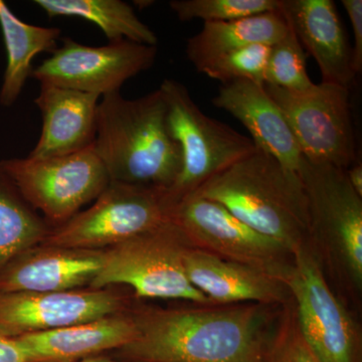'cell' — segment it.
<instances>
[{"instance_id":"obj_14","label":"cell","mask_w":362,"mask_h":362,"mask_svg":"<svg viewBox=\"0 0 362 362\" xmlns=\"http://www.w3.org/2000/svg\"><path fill=\"white\" fill-rule=\"evenodd\" d=\"M182 264L188 280L213 305L254 303L281 307L291 299L284 281L254 267L185 247Z\"/></svg>"},{"instance_id":"obj_4","label":"cell","mask_w":362,"mask_h":362,"mask_svg":"<svg viewBox=\"0 0 362 362\" xmlns=\"http://www.w3.org/2000/svg\"><path fill=\"white\" fill-rule=\"evenodd\" d=\"M299 175L306 192L309 246L332 287L354 300L362 291V197L346 170L304 158Z\"/></svg>"},{"instance_id":"obj_21","label":"cell","mask_w":362,"mask_h":362,"mask_svg":"<svg viewBox=\"0 0 362 362\" xmlns=\"http://www.w3.org/2000/svg\"><path fill=\"white\" fill-rule=\"evenodd\" d=\"M0 28L4 35L7 65L0 90V103L9 107L20 97L33 75V61L42 52H54L62 32L58 28L33 25L20 20L0 0Z\"/></svg>"},{"instance_id":"obj_30","label":"cell","mask_w":362,"mask_h":362,"mask_svg":"<svg viewBox=\"0 0 362 362\" xmlns=\"http://www.w3.org/2000/svg\"><path fill=\"white\" fill-rule=\"evenodd\" d=\"M347 178L350 185L359 197H362V165L359 163L352 164L346 170Z\"/></svg>"},{"instance_id":"obj_24","label":"cell","mask_w":362,"mask_h":362,"mask_svg":"<svg viewBox=\"0 0 362 362\" xmlns=\"http://www.w3.org/2000/svg\"><path fill=\"white\" fill-rule=\"evenodd\" d=\"M313 84L307 73L303 47L289 25L285 37L271 45L265 85L290 92H302Z\"/></svg>"},{"instance_id":"obj_9","label":"cell","mask_w":362,"mask_h":362,"mask_svg":"<svg viewBox=\"0 0 362 362\" xmlns=\"http://www.w3.org/2000/svg\"><path fill=\"white\" fill-rule=\"evenodd\" d=\"M265 87L284 114L307 161L342 170L356 163L350 88L324 82L302 92Z\"/></svg>"},{"instance_id":"obj_18","label":"cell","mask_w":362,"mask_h":362,"mask_svg":"<svg viewBox=\"0 0 362 362\" xmlns=\"http://www.w3.org/2000/svg\"><path fill=\"white\" fill-rule=\"evenodd\" d=\"M100 96L49 84H40L35 103L42 113L40 137L30 158L69 156L95 143Z\"/></svg>"},{"instance_id":"obj_22","label":"cell","mask_w":362,"mask_h":362,"mask_svg":"<svg viewBox=\"0 0 362 362\" xmlns=\"http://www.w3.org/2000/svg\"><path fill=\"white\" fill-rule=\"evenodd\" d=\"M49 18L77 16L101 28L110 42L130 40L156 45L158 39L136 16L132 6L121 0H35Z\"/></svg>"},{"instance_id":"obj_11","label":"cell","mask_w":362,"mask_h":362,"mask_svg":"<svg viewBox=\"0 0 362 362\" xmlns=\"http://www.w3.org/2000/svg\"><path fill=\"white\" fill-rule=\"evenodd\" d=\"M302 334L323 362H361V337L310 246L294 255L285 279Z\"/></svg>"},{"instance_id":"obj_20","label":"cell","mask_w":362,"mask_h":362,"mask_svg":"<svg viewBox=\"0 0 362 362\" xmlns=\"http://www.w3.org/2000/svg\"><path fill=\"white\" fill-rule=\"evenodd\" d=\"M288 30L289 23L280 11L225 23H204L201 32L187 40V58L199 71L214 59L240 47L273 45Z\"/></svg>"},{"instance_id":"obj_3","label":"cell","mask_w":362,"mask_h":362,"mask_svg":"<svg viewBox=\"0 0 362 362\" xmlns=\"http://www.w3.org/2000/svg\"><path fill=\"white\" fill-rule=\"evenodd\" d=\"M192 194L218 202L293 255L309 246L308 204L301 177L263 150L257 148Z\"/></svg>"},{"instance_id":"obj_5","label":"cell","mask_w":362,"mask_h":362,"mask_svg":"<svg viewBox=\"0 0 362 362\" xmlns=\"http://www.w3.org/2000/svg\"><path fill=\"white\" fill-rule=\"evenodd\" d=\"M159 90L165 102L169 131L180 145L182 158L180 175L166 192L168 201L173 204L240 159L251 156L258 147L251 138L206 116L195 104L187 87L177 81L165 78Z\"/></svg>"},{"instance_id":"obj_23","label":"cell","mask_w":362,"mask_h":362,"mask_svg":"<svg viewBox=\"0 0 362 362\" xmlns=\"http://www.w3.org/2000/svg\"><path fill=\"white\" fill-rule=\"evenodd\" d=\"M49 230L0 166V270L42 244Z\"/></svg>"},{"instance_id":"obj_25","label":"cell","mask_w":362,"mask_h":362,"mask_svg":"<svg viewBox=\"0 0 362 362\" xmlns=\"http://www.w3.org/2000/svg\"><path fill=\"white\" fill-rule=\"evenodd\" d=\"M169 6L180 21L225 23L280 11L281 0H173Z\"/></svg>"},{"instance_id":"obj_28","label":"cell","mask_w":362,"mask_h":362,"mask_svg":"<svg viewBox=\"0 0 362 362\" xmlns=\"http://www.w3.org/2000/svg\"><path fill=\"white\" fill-rule=\"evenodd\" d=\"M343 7L349 16L354 35L352 47V64L356 74L362 70V0H342Z\"/></svg>"},{"instance_id":"obj_15","label":"cell","mask_w":362,"mask_h":362,"mask_svg":"<svg viewBox=\"0 0 362 362\" xmlns=\"http://www.w3.org/2000/svg\"><path fill=\"white\" fill-rule=\"evenodd\" d=\"M211 103L238 119L259 149L275 157L284 168L299 173L304 157L284 114L265 85L233 81L221 86Z\"/></svg>"},{"instance_id":"obj_16","label":"cell","mask_w":362,"mask_h":362,"mask_svg":"<svg viewBox=\"0 0 362 362\" xmlns=\"http://www.w3.org/2000/svg\"><path fill=\"white\" fill-rule=\"evenodd\" d=\"M104 251L42 246L28 250L0 270V293L71 291L90 284Z\"/></svg>"},{"instance_id":"obj_8","label":"cell","mask_w":362,"mask_h":362,"mask_svg":"<svg viewBox=\"0 0 362 362\" xmlns=\"http://www.w3.org/2000/svg\"><path fill=\"white\" fill-rule=\"evenodd\" d=\"M0 166L25 201L56 226L71 220L81 207L96 201L111 182L94 144L52 158L6 159Z\"/></svg>"},{"instance_id":"obj_1","label":"cell","mask_w":362,"mask_h":362,"mask_svg":"<svg viewBox=\"0 0 362 362\" xmlns=\"http://www.w3.org/2000/svg\"><path fill=\"white\" fill-rule=\"evenodd\" d=\"M244 303L145 309L124 354L138 362H265L272 309Z\"/></svg>"},{"instance_id":"obj_17","label":"cell","mask_w":362,"mask_h":362,"mask_svg":"<svg viewBox=\"0 0 362 362\" xmlns=\"http://www.w3.org/2000/svg\"><path fill=\"white\" fill-rule=\"evenodd\" d=\"M280 11L300 44L315 59L322 82L350 88L356 74L334 2L331 0H281Z\"/></svg>"},{"instance_id":"obj_13","label":"cell","mask_w":362,"mask_h":362,"mask_svg":"<svg viewBox=\"0 0 362 362\" xmlns=\"http://www.w3.org/2000/svg\"><path fill=\"white\" fill-rule=\"evenodd\" d=\"M122 298L102 289L0 293V335L20 337L116 315Z\"/></svg>"},{"instance_id":"obj_31","label":"cell","mask_w":362,"mask_h":362,"mask_svg":"<svg viewBox=\"0 0 362 362\" xmlns=\"http://www.w3.org/2000/svg\"><path fill=\"white\" fill-rule=\"evenodd\" d=\"M74 362H115L112 361L110 359L104 358V357H89V358L83 359L81 361H74Z\"/></svg>"},{"instance_id":"obj_7","label":"cell","mask_w":362,"mask_h":362,"mask_svg":"<svg viewBox=\"0 0 362 362\" xmlns=\"http://www.w3.org/2000/svg\"><path fill=\"white\" fill-rule=\"evenodd\" d=\"M187 247V240L170 221L104 251L101 270L90 287L99 290L124 284L132 287L138 297L213 305L188 280L182 264Z\"/></svg>"},{"instance_id":"obj_2","label":"cell","mask_w":362,"mask_h":362,"mask_svg":"<svg viewBox=\"0 0 362 362\" xmlns=\"http://www.w3.org/2000/svg\"><path fill=\"white\" fill-rule=\"evenodd\" d=\"M94 147L114 182L168 192L180 175L181 150L159 89L134 100L102 97Z\"/></svg>"},{"instance_id":"obj_6","label":"cell","mask_w":362,"mask_h":362,"mask_svg":"<svg viewBox=\"0 0 362 362\" xmlns=\"http://www.w3.org/2000/svg\"><path fill=\"white\" fill-rule=\"evenodd\" d=\"M166 192L111 181L92 206L49 230L42 246L101 251L170 221Z\"/></svg>"},{"instance_id":"obj_12","label":"cell","mask_w":362,"mask_h":362,"mask_svg":"<svg viewBox=\"0 0 362 362\" xmlns=\"http://www.w3.org/2000/svg\"><path fill=\"white\" fill-rule=\"evenodd\" d=\"M156 45L130 40L90 47L71 37L37 68L32 77L40 84H49L103 97L120 92L129 78L153 66Z\"/></svg>"},{"instance_id":"obj_29","label":"cell","mask_w":362,"mask_h":362,"mask_svg":"<svg viewBox=\"0 0 362 362\" xmlns=\"http://www.w3.org/2000/svg\"><path fill=\"white\" fill-rule=\"evenodd\" d=\"M0 362H28L25 351L16 338L0 335Z\"/></svg>"},{"instance_id":"obj_27","label":"cell","mask_w":362,"mask_h":362,"mask_svg":"<svg viewBox=\"0 0 362 362\" xmlns=\"http://www.w3.org/2000/svg\"><path fill=\"white\" fill-rule=\"evenodd\" d=\"M265 362H323L302 334L292 298L281 307L277 328L272 332Z\"/></svg>"},{"instance_id":"obj_26","label":"cell","mask_w":362,"mask_h":362,"mask_svg":"<svg viewBox=\"0 0 362 362\" xmlns=\"http://www.w3.org/2000/svg\"><path fill=\"white\" fill-rule=\"evenodd\" d=\"M271 45L257 44L223 54L199 71L225 85L233 81L247 80L265 85V74Z\"/></svg>"},{"instance_id":"obj_10","label":"cell","mask_w":362,"mask_h":362,"mask_svg":"<svg viewBox=\"0 0 362 362\" xmlns=\"http://www.w3.org/2000/svg\"><path fill=\"white\" fill-rule=\"evenodd\" d=\"M170 221L188 246L254 267L284 281L294 255L277 240L252 230L218 202L195 194L173 204Z\"/></svg>"},{"instance_id":"obj_19","label":"cell","mask_w":362,"mask_h":362,"mask_svg":"<svg viewBox=\"0 0 362 362\" xmlns=\"http://www.w3.org/2000/svg\"><path fill=\"white\" fill-rule=\"evenodd\" d=\"M132 316H107L59 329L14 337L28 362H74L113 349H123L134 340Z\"/></svg>"}]
</instances>
